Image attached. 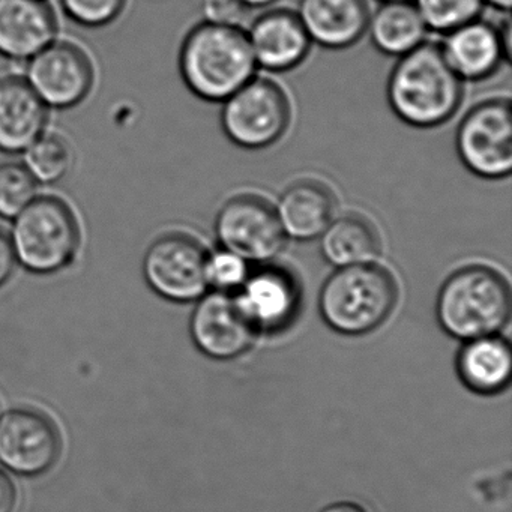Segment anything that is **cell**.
<instances>
[{"mask_svg": "<svg viewBox=\"0 0 512 512\" xmlns=\"http://www.w3.org/2000/svg\"><path fill=\"white\" fill-rule=\"evenodd\" d=\"M257 64L247 32L200 23L185 37L179 71L185 86L209 103H223L256 76Z\"/></svg>", "mask_w": 512, "mask_h": 512, "instance_id": "7a4b0ae2", "label": "cell"}, {"mask_svg": "<svg viewBox=\"0 0 512 512\" xmlns=\"http://www.w3.org/2000/svg\"><path fill=\"white\" fill-rule=\"evenodd\" d=\"M58 23L47 0H0V56L26 61L55 43Z\"/></svg>", "mask_w": 512, "mask_h": 512, "instance_id": "2e32d148", "label": "cell"}, {"mask_svg": "<svg viewBox=\"0 0 512 512\" xmlns=\"http://www.w3.org/2000/svg\"><path fill=\"white\" fill-rule=\"evenodd\" d=\"M320 512H368L364 506L359 505L356 502H349V500H343V502L331 503V505L325 506Z\"/></svg>", "mask_w": 512, "mask_h": 512, "instance_id": "4dcf8cb0", "label": "cell"}, {"mask_svg": "<svg viewBox=\"0 0 512 512\" xmlns=\"http://www.w3.org/2000/svg\"><path fill=\"white\" fill-rule=\"evenodd\" d=\"M8 236L17 265L37 275L68 268L76 260L82 238L76 215L55 196H37L11 221Z\"/></svg>", "mask_w": 512, "mask_h": 512, "instance_id": "5b68a950", "label": "cell"}, {"mask_svg": "<svg viewBox=\"0 0 512 512\" xmlns=\"http://www.w3.org/2000/svg\"><path fill=\"white\" fill-rule=\"evenodd\" d=\"M19 500L16 484L7 472L0 469V512H14Z\"/></svg>", "mask_w": 512, "mask_h": 512, "instance_id": "f546056e", "label": "cell"}, {"mask_svg": "<svg viewBox=\"0 0 512 512\" xmlns=\"http://www.w3.org/2000/svg\"><path fill=\"white\" fill-rule=\"evenodd\" d=\"M484 2L499 11H509L512 5V0H484Z\"/></svg>", "mask_w": 512, "mask_h": 512, "instance_id": "d6a6232c", "label": "cell"}, {"mask_svg": "<svg viewBox=\"0 0 512 512\" xmlns=\"http://www.w3.org/2000/svg\"><path fill=\"white\" fill-rule=\"evenodd\" d=\"M397 278L377 262L337 268L322 284L319 313L323 322L346 337L379 329L398 304Z\"/></svg>", "mask_w": 512, "mask_h": 512, "instance_id": "277c9868", "label": "cell"}, {"mask_svg": "<svg viewBox=\"0 0 512 512\" xmlns=\"http://www.w3.org/2000/svg\"><path fill=\"white\" fill-rule=\"evenodd\" d=\"M68 19L85 28L98 29L119 19L127 0H59Z\"/></svg>", "mask_w": 512, "mask_h": 512, "instance_id": "4316f807", "label": "cell"}, {"mask_svg": "<svg viewBox=\"0 0 512 512\" xmlns=\"http://www.w3.org/2000/svg\"><path fill=\"white\" fill-rule=\"evenodd\" d=\"M251 263L227 248H217L206 257L209 289L235 293L250 275Z\"/></svg>", "mask_w": 512, "mask_h": 512, "instance_id": "484cf974", "label": "cell"}, {"mask_svg": "<svg viewBox=\"0 0 512 512\" xmlns=\"http://www.w3.org/2000/svg\"><path fill=\"white\" fill-rule=\"evenodd\" d=\"M247 37L257 68L271 73L298 68L313 44L298 14L290 10H272L257 17Z\"/></svg>", "mask_w": 512, "mask_h": 512, "instance_id": "9a60e30c", "label": "cell"}, {"mask_svg": "<svg viewBox=\"0 0 512 512\" xmlns=\"http://www.w3.org/2000/svg\"><path fill=\"white\" fill-rule=\"evenodd\" d=\"M382 4H385V2H407V0H380Z\"/></svg>", "mask_w": 512, "mask_h": 512, "instance_id": "836d02e7", "label": "cell"}, {"mask_svg": "<svg viewBox=\"0 0 512 512\" xmlns=\"http://www.w3.org/2000/svg\"><path fill=\"white\" fill-rule=\"evenodd\" d=\"M319 239L323 260L335 269L373 263L382 254L379 230L359 214L335 217Z\"/></svg>", "mask_w": 512, "mask_h": 512, "instance_id": "44dd1931", "label": "cell"}, {"mask_svg": "<svg viewBox=\"0 0 512 512\" xmlns=\"http://www.w3.org/2000/svg\"><path fill=\"white\" fill-rule=\"evenodd\" d=\"M23 79L47 109L67 110L91 94L94 68L80 47L55 41L29 59Z\"/></svg>", "mask_w": 512, "mask_h": 512, "instance_id": "30bf717a", "label": "cell"}, {"mask_svg": "<svg viewBox=\"0 0 512 512\" xmlns=\"http://www.w3.org/2000/svg\"><path fill=\"white\" fill-rule=\"evenodd\" d=\"M292 122V104L274 80L254 76L223 101L221 127L239 148L260 151L283 139Z\"/></svg>", "mask_w": 512, "mask_h": 512, "instance_id": "8992f818", "label": "cell"}, {"mask_svg": "<svg viewBox=\"0 0 512 512\" xmlns=\"http://www.w3.org/2000/svg\"><path fill=\"white\" fill-rule=\"evenodd\" d=\"M16 265V256H14L10 236L4 230H0V287L10 280Z\"/></svg>", "mask_w": 512, "mask_h": 512, "instance_id": "f1b7e54d", "label": "cell"}, {"mask_svg": "<svg viewBox=\"0 0 512 512\" xmlns=\"http://www.w3.org/2000/svg\"><path fill=\"white\" fill-rule=\"evenodd\" d=\"M61 434L55 422L28 407L0 416V463L20 476L49 472L61 455Z\"/></svg>", "mask_w": 512, "mask_h": 512, "instance_id": "8fae6325", "label": "cell"}, {"mask_svg": "<svg viewBox=\"0 0 512 512\" xmlns=\"http://www.w3.org/2000/svg\"><path fill=\"white\" fill-rule=\"evenodd\" d=\"M428 31L448 34L460 26L478 20L484 11V0H415Z\"/></svg>", "mask_w": 512, "mask_h": 512, "instance_id": "cb8c5ba5", "label": "cell"}, {"mask_svg": "<svg viewBox=\"0 0 512 512\" xmlns=\"http://www.w3.org/2000/svg\"><path fill=\"white\" fill-rule=\"evenodd\" d=\"M386 97L400 121L427 130L454 118L463 103L464 85L446 62L440 44L425 41L398 58L389 74Z\"/></svg>", "mask_w": 512, "mask_h": 512, "instance_id": "6da1fadb", "label": "cell"}, {"mask_svg": "<svg viewBox=\"0 0 512 512\" xmlns=\"http://www.w3.org/2000/svg\"><path fill=\"white\" fill-rule=\"evenodd\" d=\"M427 26L415 4L385 2L371 14L367 34L382 55L401 58L424 44Z\"/></svg>", "mask_w": 512, "mask_h": 512, "instance_id": "7402d4cb", "label": "cell"}, {"mask_svg": "<svg viewBox=\"0 0 512 512\" xmlns=\"http://www.w3.org/2000/svg\"><path fill=\"white\" fill-rule=\"evenodd\" d=\"M208 251L185 233H167L152 242L143 257V277L161 298L178 304L196 302L209 290Z\"/></svg>", "mask_w": 512, "mask_h": 512, "instance_id": "9c48e42d", "label": "cell"}, {"mask_svg": "<svg viewBox=\"0 0 512 512\" xmlns=\"http://www.w3.org/2000/svg\"><path fill=\"white\" fill-rule=\"evenodd\" d=\"M233 295L256 332H277L298 316L302 286L292 269L269 262L251 268Z\"/></svg>", "mask_w": 512, "mask_h": 512, "instance_id": "7c38bea8", "label": "cell"}, {"mask_svg": "<svg viewBox=\"0 0 512 512\" xmlns=\"http://www.w3.org/2000/svg\"><path fill=\"white\" fill-rule=\"evenodd\" d=\"M449 67L463 82L490 79L511 58V26L478 19L445 34L440 44Z\"/></svg>", "mask_w": 512, "mask_h": 512, "instance_id": "5bb4252c", "label": "cell"}, {"mask_svg": "<svg viewBox=\"0 0 512 512\" xmlns=\"http://www.w3.org/2000/svg\"><path fill=\"white\" fill-rule=\"evenodd\" d=\"M214 230L220 247L254 265L274 262L286 248L275 206L257 194L227 200L215 217Z\"/></svg>", "mask_w": 512, "mask_h": 512, "instance_id": "ba28073f", "label": "cell"}, {"mask_svg": "<svg viewBox=\"0 0 512 512\" xmlns=\"http://www.w3.org/2000/svg\"><path fill=\"white\" fill-rule=\"evenodd\" d=\"M455 148L463 166L487 181L508 178L512 170V110L508 98L473 106L458 124Z\"/></svg>", "mask_w": 512, "mask_h": 512, "instance_id": "52a82bcc", "label": "cell"}, {"mask_svg": "<svg viewBox=\"0 0 512 512\" xmlns=\"http://www.w3.org/2000/svg\"><path fill=\"white\" fill-rule=\"evenodd\" d=\"M298 17L311 43L329 50L356 46L367 34V0H299Z\"/></svg>", "mask_w": 512, "mask_h": 512, "instance_id": "e0dca14e", "label": "cell"}, {"mask_svg": "<svg viewBox=\"0 0 512 512\" xmlns=\"http://www.w3.org/2000/svg\"><path fill=\"white\" fill-rule=\"evenodd\" d=\"M22 155L23 166L38 185L58 184L73 170V148L59 134L46 131Z\"/></svg>", "mask_w": 512, "mask_h": 512, "instance_id": "603a6c76", "label": "cell"}, {"mask_svg": "<svg viewBox=\"0 0 512 512\" xmlns=\"http://www.w3.org/2000/svg\"><path fill=\"white\" fill-rule=\"evenodd\" d=\"M275 212L287 239L314 241L334 220L337 197L317 179H299L283 191Z\"/></svg>", "mask_w": 512, "mask_h": 512, "instance_id": "ac0fdd59", "label": "cell"}, {"mask_svg": "<svg viewBox=\"0 0 512 512\" xmlns=\"http://www.w3.org/2000/svg\"><path fill=\"white\" fill-rule=\"evenodd\" d=\"M250 8L242 0H203L202 14L206 23L241 28Z\"/></svg>", "mask_w": 512, "mask_h": 512, "instance_id": "83f0119b", "label": "cell"}, {"mask_svg": "<svg viewBox=\"0 0 512 512\" xmlns=\"http://www.w3.org/2000/svg\"><path fill=\"white\" fill-rule=\"evenodd\" d=\"M511 308L508 280L481 263L452 272L440 286L436 299L440 328L461 341L499 334L508 323Z\"/></svg>", "mask_w": 512, "mask_h": 512, "instance_id": "3957f363", "label": "cell"}, {"mask_svg": "<svg viewBox=\"0 0 512 512\" xmlns=\"http://www.w3.org/2000/svg\"><path fill=\"white\" fill-rule=\"evenodd\" d=\"M38 196V184L23 164H0V218L13 221Z\"/></svg>", "mask_w": 512, "mask_h": 512, "instance_id": "d4e9b609", "label": "cell"}, {"mask_svg": "<svg viewBox=\"0 0 512 512\" xmlns=\"http://www.w3.org/2000/svg\"><path fill=\"white\" fill-rule=\"evenodd\" d=\"M49 109L22 77L0 80V152L22 155L46 133Z\"/></svg>", "mask_w": 512, "mask_h": 512, "instance_id": "d6986e66", "label": "cell"}, {"mask_svg": "<svg viewBox=\"0 0 512 512\" xmlns=\"http://www.w3.org/2000/svg\"><path fill=\"white\" fill-rule=\"evenodd\" d=\"M455 367L469 391L479 395L500 394L511 382V346L499 334L463 341Z\"/></svg>", "mask_w": 512, "mask_h": 512, "instance_id": "ffe728a7", "label": "cell"}, {"mask_svg": "<svg viewBox=\"0 0 512 512\" xmlns=\"http://www.w3.org/2000/svg\"><path fill=\"white\" fill-rule=\"evenodd\" d=\"M190 334L197 349L215 361H232L244 355L256 337L233 293L206 292L191 313Z\"/></svg>", "mask_w": 512, "mask_h": 512, "instance_id": "4fadbf2b", "label": "cell"}, {"mask_svg": "<svg viewBox=\"0 0 512 512\" xmlns=\"http://www.w3.org/2000/svg\"><path fill=\"white\" fill-rule=\"evenodd\" d=\"M242 2H244L250 10H254V8L272 7V5L277 4L280 0H242Z\"/></svg>", "mask_w": 512, "mask_h": 512, "instance_id": "1f68e13d", "label": "cell"}]
</instances>
